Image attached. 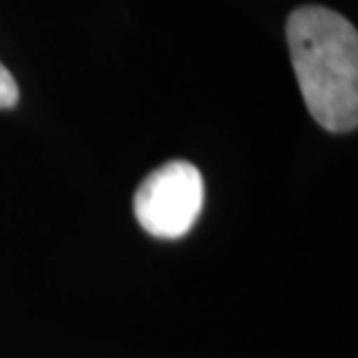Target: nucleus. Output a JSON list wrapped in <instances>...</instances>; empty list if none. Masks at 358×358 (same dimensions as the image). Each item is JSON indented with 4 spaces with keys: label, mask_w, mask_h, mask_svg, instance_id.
I'll return each instance as SVG.
<instances>
[{
    "label": "nucleus",
    "mask_w": 358,
    "mask_h": 358,
    "mask_svg": "<svg viewBox=\"0 0 358 358\" xmlns=\"http://www.w3.org/2000/svg\"><path fill=\"white\" fill-rule=\"evenodd\" d=\"M291 66L307 110L331 133L358 126V33L349 19L305 5L286 21Z\"/></svg>",
    "instance_id": "1"
},
{
    "label": "nucleus",
    "mask_w": 358,
    "mask_h": 358,
    "mask_svg": "<svg viewBox=\"0 0 358 358\" xmlns=\"http://www.w3.org/2000/svg\"><path fill=\"white\" fill-rule=\"evenodd\" d=\"M205 203V182L189 161H170L140 184L133 210L142 231L161 240H179L196 226Z\"/></svg>",
    "instance_id": "2"
},
{
    "label": "nucleus",
    "mask_w": 358,
    "mask_h": 358,
    "mask_svg": "<svg viewBox=\"0 0 358 358\" xmlns=\"http://www.w3.org/2000/svg\"><path fill=\"white\" fill-rule=\"evenodd\" d=\"M19 103V87L14 75L0 63V110H10Z\"/></svg>",
    "instance_id": "3"
}]
</instances>
